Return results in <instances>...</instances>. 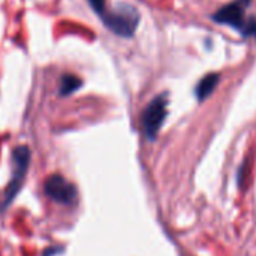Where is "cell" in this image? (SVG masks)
<instances>
[{
	"mask_svg": "<svg viewBox=\"0 0 256 256\" xmlns=\"http://www.w3.org/2000/svg\"><path fill=\"white\" fill-rule=\"evenodd\" d=\"M82 86V80L74 76V74H65L60 80V95L66 96L72 92H76L77 89H80Z\"/></svg>",
	"mask_w": 256,
	"mask_h": 256,
	"instance_id": "7",
	"label": "cell"
},
{
	"mask_svg": "<svg viewBox=\"0 0 256 256\" xmlns=\"http://www.w3.org/2000/svg\"><path fill=\"white\" fill-rule=\"evenodd\" d=\"M88 2L98 16H102L106 12V0H88Z\"/></svg>",
	"mask_w": 256,
	"mask_h": 256,
	"instance_id": "8",
	"label": "cell"
},
{
	"mask_svg": "<svg viewBox=\"0 0 256 256\" xmlns=\"http://www.w3.org/2000/svg\"><path fill=\"white\" fill-rule=\"evenodd\" d=\"M246 6H247V0H240V2L230 4V5L218 10L214 14V20L217 23L228 24V26H232L235 29L242 30V28H244L242 17H244V8Z\"/></svg>",
	"mask_w": 256,
	"mask_h": 256,
	"instance_id": "5",
	"label": "cell"
},
{
	"mask_svg": "<svg viewBox=\"0 0 256 256\" xmlns=\"http://www.w3.org/2000/svg\"><path fill=\"white\" fill-rule=\"evenodd\" d=\"M12 158H14V175H12V180L8 186V190H6V194H5V200L0 206V210H5L12 200L14 198L17 196L22 184H23V180L28 174V168H29V163H30V151L28 146H18L16 148L14 154H12Z\"/></svg>",
	"mask_w": 256,
	"mask_h": 256,
	"instance_id": "3",
	"label": "cell"
},
{
	"mask_svg": "<svg viewBox=\"0 0 256 256\" xmlns=\"http://www.w3.org/2000/svg\"><path fill=\"white\" fill-rule=\"evenodd\" d=\"M101 17L107 29L122 38L133 36L139 24V14L130 5H120L110 12H104Z\"/></svg>",
	"mask_w": 256,
	"mask_h": 256,
	"instance_id": "1",
	"label": "cell"
},
{
	"mask_svg": "<svg viewBox=\"0 0 256 256\" xmlns=\"http://www.w3.org/2000/svg\"><path fill=\"white\" fill-rule=\"evenodd\" d=\"M218 80H220V77H218V74H216V72H211V74L205 76V77L199 82V84H198V88H196V96H198V100H199V101L206 100V98L212 94V90L216 89Z\"/></svg>",
	"mask_w": 256,
	"mask_h": 256,
	"instance_id": "6",
	"label": "cell"
},
{
	"mask_svg": "<svg viewBox=\"0 0 256 256\" xmlns=\"http://www.w3.org/2000/svg\"><path fill=\"white\" fill-rule=\"evenodd\" d=\"M44 190H46V194L48 198H52L56 202L65 204V205L72 204L76 196H77L76 187L60 175L48 176L46 184H44Z\"/></svg>",
	"mask_w": 256,
	"mask_h": 256,
	"instance_id": "4",
	"label": "cell"
},
{
	"mask_svg": "<svg viewBox=\"0 0 256 256\" xmlns=\"http://www.w3.org/2000/svg\"><path fill=\"white\" fill-rule=\"evenodd\" d=\"M168 114V98L166 95H158L156 96L145 108L142 114V125L145 130V136L150 140H154L157 133L166 119Z\"/></svg>",
	"mask_w": 256,
	"mask_h": 256,
	"instance_id": "2",
	"label": "cell"
}]
</instances>
